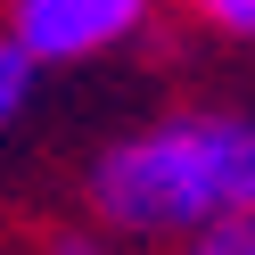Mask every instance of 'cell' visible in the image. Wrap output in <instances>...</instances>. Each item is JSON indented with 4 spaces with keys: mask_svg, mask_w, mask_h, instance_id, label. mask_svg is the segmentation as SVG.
<instances>
[{
    "mask_svg": "<svg viewBox=\"0 0 255 255\" xmlns=\"http://www.w3.org/2000/svg\"><path fill=\"white\" fill-rule=\"evenodd\" d=\"M50 255H107V247H99L91 231H58V239H50Z\"/></svg>",
    "mask_w": 255,
    "mask_h": 255,
    "instance_id": "6",
    "label": "cell"
},
{
    "mask_svg": "<svg viewBox=\"0 0 255 255\" xmlns=\"http://www.w3.org/2000/svg\"><path fill=\"white\" fill-rule=\"evenodd\" d=\"M198 17H214L222 33H239V41H255V0H189Z\"/></svg>",
    "mask_w": 255,
    "mask_h": 255,
    "instance_id": "5",
    "label": "cell"
},
{
    "mask_svg": "<svg viewBox=\"0 0 255 255\" xmlns=\"http://www.w3.org/2000/svg\"><path fill=\"white\" fill-rule=\"evenodd\" d=\"M181 255H255V214H222L181 239Z\"/></svg>",
    "mask_w": 255,
    "mask_h": 255,
    "instance_id": "3",
    "label": "cell"
},
{
    "mask_svg": "<svg viewBox=\"0 0 255 255\" xmlns=\"http://www.w3.org/2000/svg\"><path fill=\"white\" fill-rule=\"evenodd\" d=\"M148 25V0H8V41L33 66H66V58H99Z\"/></svg>",
    "mask_w": 255,
    "mask_h": 255,
    "instance_id": "2",
    "label": "cell"
},
{
    "mask_svg": "<svg viewBox=\"0 0 255 255\" xmlns=\"http://www.w3.org/2000/svg\"><path fill=\"white\" fill-rule=\"evenodd\" d=\"M33 74H41V66L17 50V41H0V124H17V116H25V99H33Z\"/></svg>",
    "mask_w": 255,
    "mask_h": 255,
    "instance_id": "4",
    "label": "cell"
},
{
    "mask_svg": "<svg viewBox=\"0 0 255 255\" xmlns=\"http://www.w3.org/2000/svg\"><path fill=\"white\" fill-rule=\"evenodd\" d=\"M91 206L140 239H189L222 214H255V116L181 107L116 140L91 165Z\"/></svg>",
    "mask_w": 255,
    "mask_h": 255,
    "instance_id": "1",
    "label": "cell"
}]
</instances>
